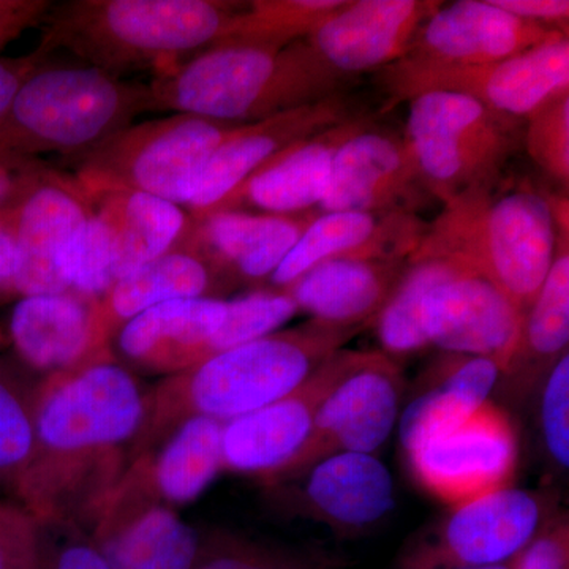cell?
Segmentation results:
<instances>
[{
	"instance_id": "6da1fadb",
	"label": "cell",
	"mask_w": 569,
	"mask_h": 569,
	"mask_svg": "<svg viewBox=\"0 0 569 569\" xmlns=\"http://www.w3.org/2000/svg\"><path fill=\"white\" fill-rule=\"evenodd\" d=\"M148 388L114 353L41 378L33 389L36 456L18 505L91 533L130 462Z\"/></svg>"
},
{
	"instance_id": "7a4b0ae2",
	"label": "cell",
	"mask_w": 569,
	"mask_h": 569,
	"mask_svg": "<svg viewBox=\"0 0 569 569\" xmlns=\"http://www.w3.org/2000/svg\"><path fill=\"white\" fill-rule=\"evenodd\" d=\"M361 331L310 320L162 378L148 388L132 460L159 447L187 419L209 418L224 425L271 406L301 387Z\"/></svg>"
},
{
	"instance_id": "3957f363",
	"label": "cell",
	"mask_w": 569,
	"mask_h": 569,
	"mask_svg": "<svg viewBox=\"0 0 569 569\" xmlns=\"http://www.w3.org/2000/svg\"><path fill=\"white\" fill-rule=\"evenodd\" d=\"M343 80L305 40L287 47L224 40L148 82L152 111L242 126L339 93Z\"/></svg>"
},
{
	"instance_id": "277c9868",
	"label": "cell",
	"mask_w": 569,
	"mask_h": 569,
	"mask_svg": "<svg viewBox=\"0 0 569 569\" xmlns=\"http://www.w3.org/2000/svg\"><path fill=\"white\" fill-rule=\"evenodd\" d=\"M441 206L408 261L458 264L492 283L526 316L556 257L557 230L546 194L503 179Z\"/></svg>"
},
{
	"instance_id": "5b68a950",
	"label": "cell",
	"mask_w": 569,
	"mask_h": 569,
	"mask_svg": "<svg viewBox=\"0 0 569 569\" xmlns=\"http://www.w3.org/2000/svg\"><path fill=\"white\" fill-rule=\"evenodd\" d=\"M246 2L69 0L52 3L41 40L114 77L181 66L219 43Z\"/></svg>"
},
{
	"instance_id": "8992f818",
	"label": "cell",
	"mask_w": 569,
	"mask_h": 569,
	"mask_svg": "<svg viewBox=\"0 0 569 569\" xmlns=\"http://www.w3.org/2000/svg\"><path fill=\"white\" fill-rule=\"evenodd\" d=\"M152 111L148 84L96 67H40L0 121V159H74Z\"/></svg>"
},
{
	"instance_id": "52a82bcc",
	"label": "cell",
	"mask_w": 569,
	"mask_h": 569,
	"mask_svg": "<svg viewBox=\"0 0 569 569\" xmlns=\"http://www.w3.org/2000/svg\"><path fill=\"white\" fill-rule=\"evenodd\" d=\"M402 138L427 192L447 204L503 181L522 146L523 119L460 93L427 92L408 102Z\"/></svg>"
},
{
	"instance_id": "ba28073f",
	"label": "cell",
	"mask_w": 569,
	"mask_h": 569,
	"mask_svg": "<svg viewBox=\"0 0 569 569\" xmlns=\"http://www.w3.org/2000/svg\"><path fill=\"white\" fill-rule=\"evenodd\" d=\"M234 127L190 114L132 123L70 159V174L88 193L126 190L186 208L209 157Z\"/></svg>"
},
{
	"instance_id": "9c48e42d",
	"label": "cell",
	"mask_w": 569,
	"mask_h": 569,
	"mask_svg": "<svg viewBox=\"0 0 569 569\" xmlns=\"http://www.w3.org/2000/svg\"><path fill=\"white\" fill-rule=\"evenodd\" d=\"M557 511L556 497L511 488L449 507L415 535L395 569H478L509 563Z\"/></svg>"
},
{
	"instance_id": "30bf717a",
	"label": "cell",
	"mask_w": 569,
	"mask_h": 569,
	"mask_svg": "<svg viewBox=\"0 0 569 569\" xmlns=\"http://www.w3.org/2000/svg\"><path fill=\"white\" fill-rule=\"evenodd\" d=\"M389 107L427 92L460 93L490 110L526 119L539 104L569 89L568 36L552 37L538 47L482 66H440L400 59L381 70Z\"/></svg>"
},
{
	"instance_id": "8fae6325",
	"label": "cell",
	"mask_w": 569,
	"mask_h": 569,
	"mask_svg": "<svg viewBox=\"0 0 569 569\" xmlns=\"http://www.w3.org/2000/svg\"><path fill=\"white\" fill-rule=\"evenodd\" d=\"M366 356L367 351L342 348L290 395L224 422L223 471L257 479L266 488L282 481L305 449L325 400Z\"/></svg>"
},
{
	"instance_id": "7c38bea8",
	"label": "cell",
	"mask_w": 569,
	"mask_h": 569,
	"mask_svg": "<svg viewBox=\"0 0 569 569\" xmlns=\"http://www.w3.org/2000/svg\"><path fill=\"white\" fill-rule=\"evenodd\" d=\"M415 481L448 507L511 488L519 437L507 410L488 400L459 425L407 452Z\"/></svg>"
},
{
	"instance_id": "4fadbf2b",
	"label": "cell",
	"mask_w": 569,
	"mask_h": 569,
	"mask_svg": "<svg viewBox=\"0 0 569 569\" xmlns=\"http://www.w3.org/2000/svg\"><path fill=\"white\" fill-rule=\"evenodd\" d=\"M92 211L88 190L51 167L13 206L18 299L69 291L71 266Z\"/></svg>"
},
{
	"instance_id": "5bb4252c",
	"label": "cell",
	"mask_w": 569,
	"mask_h": 569,
	"mask_svg": "<svg viewBox=\"0 0 569 569\" xmlns=\"http://www.w3.org/2000/svg\"><path fill=\"white\" fill-rule=\"evenodd\" d=\"M268 490L279 511L321 523L340 538L369 533L396 508L391 471L366 452L328 456Z\"/></svg>"
},
{
	"instance_id": "9a60e30c",
	"label": "cell",
	"mask_w": 569,
	"mask_h": 569,
	"mask_svg": "<svg viewBox=\"0 0 569 569\" xmlns=\"http://www.w3.org/2000/svg\"><path fill=\"white\" fill-rule=\"evenodd\" d=\"M406 387L399 361L383 351H367L365 361L325 400L305 449L280 482L337 452L376 455L399 421Z\"/></svg>"
},
{
	"instance_id": "2e32d148",
	"label": "cell",
	"mask_w": 569,
	"mask_h": 569,
	"mask_svg": "<svg viewBox=\"0 0 569 569\" xmlns=\"http://www.w3.org/2000/svg\"><path fill=\"white\" fill-rule=\"evenodd\" d=\"M356 118L339 93L320 102L234 127L209 157L186 211L193 220L219 208L247 179L298 142Z\"/></svg>"
},
{
	"instance_id": "e0dca14e",
	"label": "cell",
	"mask_w": 569,
	"mask_h": 569,
	"mask_svg": "<svg viewBox=\"0 0 569 569\" xmlns=\"http://www.w3.org/2000/svg\"><path fill=\"white\" fill-rule=\"evenodd\" d=\"M403 138L367 121L337 149L318 212L425 211L433 203Z\"/></svg>"
},
{
	"instance_id": "ac0fdd59",
	"label": "cell",
	"mask_w": 569,
	"mask_h": 569,
	"mask_svg": "<svg viewBox=\"0 0 569 569\" xmlns=\"http://www.w3.org/2000/svg\"><path fill=\"white\" fill-rule=\"evenodd\" d=\"M110 569H192L203 537L176 509L157 503L129 470L91 530Z\"/></svg>"
},
{
	"instance_id": "d6986e66",
	"label": "cell",
	"mask_w": 569,
	"mask_h": 569,
	"mask_svg": "<svg viewBox=\"0 0 569 569\" xmlns=\"http://www.w3.org/2000/svg\"><path fill=\"white\" fill-rule=\"evenodd\" d=\"M436 0H347L305 39L321 66L340 80L383 70L410 51Z\"/></svg>"
},
{
	"instance_id": "ffe728a7",
	"label": "cell",
	"mask_w": 569,
	"mask_h": 569,
	"mask_svg": "<svg viewBox=\"0 0 569 569\" xmlns=\"http://www.w3.org/2000/svg\"><path fill=\"white\" fill-rule=\"evenodd\" d=\"M523 316L492 283L467 269L427 293L421 326L430 347L445 353L482 356L507 367Z\"/></svg>"
},
{
	"instance_id": "44dd1931",
	"label": "cell",
	"mask_w": 569,
	"mask_h": 569,
	"mask_svg": "<svg viewBox=\"0 0 569 569\" xmlns=\"http://www.w3.org/2000/svg\"><path fill=\"white\" fill-rule=\"evenodd\" d=\"M560 33L563 32L512 17L493 6L492 0L441 2L422 22L402 59L440 66H482L515 58Z\"/></svg>"
},
{
	"instance_id": "7402d4cb",
	"label": "cell",
	"mask_w": 569,
	"mask_h": 569,
	"mask_svg": "<svg viewBox=\"0 0 569 569\" xmlns=\"http://www.w3.org/2000/svg\"><path fill=\"white\" fill-rule=\"evenodd\" d=\"M426 228L417 213L318 212L263 288L287 290L310 269L340 258L408 260Z\"/></svg>"
},
{
	"instance_id": "603a6c76",
	"label": "cell",
	"mask_w": 569,
	"mask_h": 569,
	"mask_svg": "<svg viewBox=\"0 0 569 569\" xmlns=\"http://www.w3.org/2000/svg\"><path fill=\"white\" fill-rule=\"evenodd\" d=\"M227 307L219 298L176 299L152 307L119 329L112 353L133 373L176 376L213 356Z\"/></svg>"
},
{
	"instance_id": "cb8c5ba5",
	"label": "cell",
	"mask_w": 569,
	"mask_h": 569,
	"mask_svg": "<svg viewBox=\"0 0 569 569\" xmlns=\"http://www.w3.org/2000/svg\"><path fill=\"white\" fill-rule=\"evenodd\" d=\"M231 288L187 233L173 249L122 277L96 299L93 336L97 347L111 350L119 329L152 307L176 299H222Z\"/></svg>"
},
{
	"instance_id": "d4e9b609",
	"label": "cell",
	"mask_w": 569,
	"mask_h": 569,
	"mask_svg": "<svg viewBox=\"0 0 569 569\" xmlns=\"http://www.w3.org/2000/svg\"><path fill=\"white\" fill-rule=\"evenodd\" d=\"M317 213L212 212L193 220L189 239L231 287L264 284Z\"/></svg>"
},
{
	"instance_id": "484cf974",
	"label": "cell",
	"mask_w": 569,
	"mask_h": 569,
	"mask_svg": "<svg viewBox=\"0 0 569 569\" xmlns=\"http://www.w3.org/2000/svg\"><path fill=\"white\" fill-rule=\"evenodd\" d=\"M366 122L367 119L356 116L350 121L298 142L247 179L213 212L298 216L318 211L328 190L337 149Z\"/></svg>"
},
{
	"instance_id": "4316f807",
	"label": "cell",
	"mask_w": 569,
	"mask_h": 569,
	"mask_svg": "<svg viewBox=\"0 0 569 569\" xmlns=\"http://www.w3.org/2000/svg\"><path fill=\"white\" fill-rule=\"evenodd\" d=\"M96 299L73 291L17 299L9 320L14 353L41 378L77 369L111 350L97 347Z\"/></svg>"
},
{
	"instance_id": "83f0119b",
	"label": "cell",
	"mask_w": 569,
	"mask_h": 569,
	"mask_svg": "<svg viewBox=\"0 0 569 569\" xmlns=\"http://www.w3.org/2000/svg\"><path fill=\"white\" fill-rule=\"evenodd\" d=\"M407 268L408 260L340 258L316 266L283 291L310 320L366 329L376 325Z\"/></svg>"
},
{
	"instance_id": "f1b7e54d",
	"label": "cell",
	"mask_w": 569,
	"mask_h": 569,
	"mask_svg": "<svg viewBox=\"0 0 569 569\" xmlns=\"http://www.w3.org/2000/svg\"><path fill=\"white\" fill-rule=\"evenodd\" d=\"M569 342V236L557 234L556 257L533 305L523 316L515 351L496 391L522 406L537 396Z\"/></svg>"
},
{
	"instance_id": "f546056e",
	"label": "cell",
	"mask_w": 569,
	"mask_h": 569,
	"mask_svg": "<svg viewBox=\"0 0 569 569\" xmlns=\"http://www.w3.org/2000/svg\"><path fill=\"white\" fill-rule=\"evenodd\" d=\"M503 367L492 358L445 353L433 359L419 392L400 418L403 452L451 429L490 400Z\"/></svg>"
},
{
	"instance_id": "4dcf8cb0",
	"label": "cell",
	"mask_w": 569,
	"mask_h": 569,
	"mask_svg": "<svg viewBox=\"0 0 569 569\" xmlns=\"http://www.w3.org/2000/svg\"><path fill=\"white\" fill-rule=\"evenodd\" d=\"M222 422L190 418L127 470L157 503L176 509L203 496L223 471Z\"/></svg>"
},
{
	"instance_id": "1f68e13d",
	"label": "cell",
	"mask_w": 569,
	"mask_h": 569,
	"mask_svg": "<svg viewBox=\"0 0 569 569\" xmlns=\"http://www.w3.org/2000/svg\"><path fill=\"white\" fill-rule=\"evenodd\" d=\"M110 222L116 282L182 241L193 219L182 206L140 192L89 193Z\"/></svg>"
},
{
	"instance_id": "d6a6232c",
	"label": "cell",
	"mask_w": 569,
	"mask_h": 569,
	"mask_svg": "<svg viewBox=\"0 0 569 569\" xmlns=\"http://www.w3.org/2000/svg\"><path fill=\"white\" fill-rule=\"evenodd\" d=\"M460 269L463 268L443 260L408 261L406 274L373 325L385 355L399 361L430 348L421 326L422 302L436 284Z\"/></svg>"
},
{
	"instance_id": "836d02e7",
	"label": "cell",
	"mask_w": 569,
	"mask_h": 569,
	"mask_svg": "<svg viewBox=\"0 0 569 569\" xmlns=\"http://www.w3.org/2000/svg\"><path fill=\"white\" fill-rule=\"evenodd\" d=\"M33 389L36 385L0 359V501L17 503L36 456Z\"/></svg>"
},
{
	"instance_id": "e575fe53",
	"label": "cell",
	"mask_w": 569,
	"mask_h": 569,
	"mask_svg": "<svg viewBox=\"0 0 569 569\" xmlns=\"http://www.w3.org/2000/svg\"><path fill=\"white\" fill-rule=\"evenodd\" d=\"M347 0H252L236 14L220 41L287 47L312 36Z\"/></svg>"
},
{
	"instance_id": "d590c367",
	"label": "cell",
	"mask_w": 569,
	"mask_h": 569,
	"mask_svg": "<svg viewBox=\"0 0 569 569\" xmlns=\"http://www.w3.org/2000/svg\"><path fill=\"white\" fill-rule=\"evenodd\" d=\"M192 569H337V563L321 553L317 556L217 531L203 537Z\"/></svg>"
},
{
	"instance_id": "8d00e7d4",
	"label": "cell",
	"mask_w": 569,
	"mask_h": 569,
	"mask_svg": "<svg viewBox=\"0 0 569 569\" xmlns=\"http://www.w3.org/2000/svg\"><path fill=\"white\" fill-rule=\"evenodd\" d=\"M522 146L538 168L568 189L569 89L549 97L523 119Z\"/></svg>"
},
{
	"instance_id": "74e56055",
	"label": "cell",
	"mask_w": 569,
	"mask_h": 569,
	"mask_svg": "<svg viewBox=\"0 0 569 569\" xmlns=\"http://www.w3.org/2000/svg\"><path fill=\"white\" fill-rule=\"evenodd\" d=\"M538 426L542 449L552 468L569 466V355L561 356L538 391Z\"/></svg>"
},
{
	"instance_id": "f35d334b",
	"label": "cell",
	"mask_w": 569,
	"mask_h": 569,
	"mask_svg": "<svg viewBox=\"0 0 569 569\" xmlns=\"http://www.w3.org/2000/svg\"><path fill=\"white\" fill-rule=\"evenodd\" d=\"M39 522L37 569H110L88 530L58 520Z\"/></svg>"
},
{
	"instance_id": "ab89813d",
	"label": "cell",
	"mask_w": 569,
	"mask_h": 569,
	"mask_svg": "<svg viewBox=\"0 0 569 569\" xmlns=\"http://www.w3.org/2000/svg\"><path fill=\"white\" fill-rule=\"evenodd\" d=\"M40 522L28 509L0 501V569H37Z\"/></svg>"
},
{
	"instance_id": "60d3db41",
	"label": "cell",
	"mask_w": 569,
	"mask_h": 569,
	"mask_svg": "<svg viewBox=\"0 0 569 569\" xmlns=\"http://www.w3.org/2000/svg\"><path fill=\"white\" fill-rule=\"evenodd\" d=\"M511 569H569V518L556 511L515 559Z\"/></svg>"
},
{
	"instance_id": "b9f144b4",
	"label": "cell",
	"mask_w": 569,
	"mask_h": 569,
	"mask_svg": "<svg viewBox=\"0 0 569 569\" xmlns=\"http://www.w3.org/2000/svg\"><path fill=\"white\" fill-rule=\"evenodd\" d=\"M50 44L41 40L36 50L18 58H0V121L9 111L14 97L40 67L50 62Z\"/></svg>"
},
{
	"instance_id": "7bdbcfd3",
	"label": "cell",
	"mask_w": 569,
	"mask_h": 569,
	"mask_svg": "<svg viewBox=\"0 0 569 569\" xmlns=\"http://www.w3.org/2000/svg\"><path fill=\"white\" fill-rule=\"evenodd\" d=\"M48 168L39 159H0V212L13 208Z\"/></svg>"
},
{
	"instance_id": "ee69618b",
	"label": "cell",
	"mask_w": 569,
	"mask_h": 569,
	"mask_svg": "<svg viewBox=\"0 0 569 569\" xmlns=\"http://www.w3.org/2000/svg\"><path fill=\"white\" fill-rule=\"evenodd\" d=\"M493 6L523 21L567 33L568 0H492Z\"/></svg>"
},
{
	"instance_id": "f6af8a7d",
	"label": "cell",
	"mask_w": 569,
	"mask_h": 569,
	"mask_svg": "<svg viewBox=\"0 0 569 569\" xmlns=\"http://www.w3.org/2000/svg\"><path fill=\"white\" fill-rule=\"evenodd\" d=\"M50 0H18L13 9L0 13V50L22 32L36 28L47 18L51 10Z\"/></svg>"
},
{
	"instance_id": "bcb514c9",
	"label": "cell",
	"mask_w": 569,
	"mask_h": 569,
	"mask_svg": "<svg viewBox=\"0 0 569 569\" xmlns=\"http://www.w3.org/2000/svg\"><path fill=\"white\" fill-rule=\"evenodd\" d=\"M11 209L0 212V301L18 299L17 250H14Z\"/></svg>"
},
{
	"instance_id": "7dc6e473",
	"label": "cell",
	"mask_w": 569,
	"mask_h": 569,
	"mask_svg": "<svg viewBox=\"0 0 569 569\" xmlns=\"http://www.w3.org/2000/svg\"><path fill=\"white\" fill-rule=\"evenodd\" d=\"M17 2L18 0H0V13H2V11L13 9V7L17 6Z\"/></svg>"
},
{
	"instance_id": "c3c4849f",
	"label": "cell",
	"mask_w": 569,
	"mask_h": 569,
	"mask_svg": "<svg viewBox=\"0 0 569 569\" xmlns=\"http://www.w3.org/2000/svg\"><path fill=\"white\" fill-rule=\"evenodd\" d=\"M478 569H511V561H509V563H505V565H497V567L478 568Z\"/></svg>"
},
{
	"instance_id": "681fc988",
	"label": "cell",
	"mask_w": 569,
	"mask_h": 569,
	"mask_svg": "<svg viewBox=\"0 0 569 569\" xmlns=\"http://www.w3.org/2000/svg\"><path fill=\"white\" fill-rule=\"evenodd\" d=\"M3 343H6V335H3L2 331H0V348L3 347Z\"/></svg>"
}]
</instances>
